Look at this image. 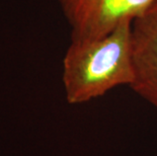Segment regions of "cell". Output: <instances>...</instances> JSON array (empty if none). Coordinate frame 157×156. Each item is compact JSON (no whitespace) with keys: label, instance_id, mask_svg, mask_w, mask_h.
I'll list each match as a JSON object with an SVG mask.
<instances>
[{"label":"cell","instance_id":"obj_3","mask_svg":"<svg viewBox=\"0 0 157 156\" xmlns=\"http://www.w3.org/2000/svg\"><path fill=\"white\" fill-rule=\"evenodd\" d=\"M132 59L137 94L157 108V0L132 21Z\"/></svg>","mask_w":157,"mask_h":156},{"label":"cell","instance_id":"obj_2","mask_svg":"<svg viewBox=\"0 0 157 156\" xmlns=\"http://www.w3.org/2000/svg\"><path fill=\"white\" fill-rule=\"evenodd\" d=\"M71 28V40L98 39L134 19L154 0H57Z\"/></svg>","mask_w":157,"mask_h":156},{"label":"cell","instance_id":"obj_1","mask_svg":"<svg viewBox=\"0 0 157 156\" xmlns=\"http://www.w3.org/2000/svg\"><path fill=\"white\" fill-rule=\"evenodd\" d=\"M132 21H123L98 39L71 40L63 60V83L69 104H83L116 86L132 84Z\"/></svg>","mask_w":157,"mask_h":156}]
</instances>
